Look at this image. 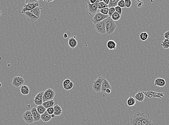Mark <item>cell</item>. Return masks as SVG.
<instances>
[{
    "mask_svg": "<svg viewBox=\"0 0 169 125\" xmlns=\"http://www.w3.org/2000/svg\"><path fill=\"white\" fill-rule=\"evenodd\" d=\"M69 45L70 47L72 49L75 48L77 45V42L75 38L72 37L69 39Z\"/></svg>",
    "mask_w": 169,
    "mask_h": 125,
    "instance_id": "7402d4cb",
    "label": "cell"
},
{
    "mask_svg": "<svg viewBox=\"0 0 169 125\" xmlns=\"http://www.w3.org/2000/svg\"><path fill=\"white\" fill-rule=\"evenodd\" d=\"M115 12L118 13L120 15H121L122 13V9L120 7L118 6H117L115 7Z\"/></svg>",
    "mask_w": 169,
    "mask_h": 125,
    "instance_id": "74e56055",
    "label": "cell"
},
{
    "mask_svg": "<svg viewBox=\"0 0 169 125\" xmlns=\"http://www.w3.org/2000/svg\"><path fill=\"white\" fill-rule=\"evenodd\" d=\"M53 0H49V1H48V0H44V1H47V2H52V1H53Z\"/></svg>",
    "mask_w": 169,
    "mask_h": 125,
    "instance_id": "681fc988",
    "label": "cell"
},
{
    "mask_svg": "<svg viewBox=\"0 0 169 125\" xmlns=\"http://www.w3.org/2000/svg\"><path fill=\"white\" fill-rule=\"evenodd\" d=\"M1 85H2V84H1V82H0V87H1Z\"/></svg>",
    "mask_w": 169,
    "mask_h": 125,
    "instance_id": "f907efd6",
    "label": "cell"
},
{
    "mask_svg": "<svg viewBox=\"0 0 169 125\" xmlns=\"http://www.w3.org/2000/svg\"><path fill=\"white\" fill-rule=\"evenodd\" d=\"M109 17L108 15H104L100 12H98L95 14L91 21L94 23V24H96L98 22L105 20Z\"/></svg>",
    "mask_w": 169,
    "mask_h": 125,
    "instance_id": "9c48e42d",
    "label": "cell"
},
{
    "mask_svg": "<svg viewBox=\"0 0 169 125\" xmlns=\"http://www.w3.org/2000/svg\"><path fill=\"white\" fill-rule=\"evenodd\" d=\"M166 84V81L163 78H157L154 81V85L158 87H164Z\"/></svg>",
    "mask_w": 169,
    "mask_h": 125,
    "instance_id": "2e32d148",
    "label": "cell"
},
{
    "mask_svg": "<svg viewBox=\"0 0 169 125\" xmlns=\"http://www.w3.org/2000/svg\"><path fill=\"white\" fill-rule=\"evenodd\" d=\"M22 117L23 120H24L26 123L29 125L33 123L34 122L31 111L26 110L22 114Z\"/></svg>",
    "mask_w": 169,
    "mask_h": 125,
    "instance_id": "ba28073f",
    "label": "cell"
},
{
    "mask_svg": "<svg viewBox=\"0 0 169 125\" xmlns=\"http://www.w3.org/2000/svg\"><path fill=\"white\" fill-rule=\"evenodd\" d=\"M51 115L48 114L46 111L41 115V119L44 122H47L52 119Z\"/></svg>",
    "mask_w": 169,
    "mask_h": 125,
    "instance_id": "ac0fdd59",
    "label": "cell"
},
{
    "mask_svg": "<svg viewBox=\"0 0 169 125\" xmlns=\"http://www.w3.org/2000/svg\"><path fill=\"white\" fill-rule=\"evenodd\" d=\"M39 2L38 0H26V4L34 3Z\"/></svg>",
    "mask_w": 169,
    "mask_h": 125,
    "instance_id": "f35d334b",
    "label": "cell"
},
{
    "mask_svg": "<svg viewBox=\"0 0 169 125\" xmlns=\"http://www.w3.org/2000/svg\"><path fill=\"white\" fill-rule=\"evenodd\" d=\"M110 0H103V2H104L105 4L108 5L110 2Z\"/></svg>",
    "mask_w": 169,
    "mask_h": 125,
    "instance_id": "bcb514c9",
    "label": "cell"
},
{
    "mask_svg": "<svg viewBox=\"0 0 169 125\" xmlns=\"http://www.w3.org/2000/svg\"><path fill=\"white\" fill-rule=\"evenodd\" d=\"M117 28V25L114 21L112 19L111 17H109L106 18L105 23L106 33L107 34L111 35L113 34Z\"/></svg>",
    "mask_w": 169,
    "mask_h": 125,
    "instance_id": "6da1fadb",
    "label": "cell"
},
{
    "mask_svg": "<svg viewBox=\"0 0 169 125\" xmlns=\"http://www.w3.org/2000/svg\"><path fill=\"white\" fill-rule=\"evenodd\" d=\"M71 81L69 79H66L65 80L63 81V87H65L66 85H67V84H69L70 82Z\"/></svg>",
    "mask_w": 169,
    "mask_h": 125,
    "instance_id": "60d3db41",
    "label": "cell"
},
{
    "mask_svg": "<svg viewBox=\"0 0 169 125\" xmlns=\"http://www.w3.org/2000/svg\"><path fill=\"white\" fill-rule=\"evenodd\" d=\"M87 5L86 6V8L87 11L91 16L93 14H96L97 12L98 5V3L96 1L95 3L91 4L89 0L87 1Z\"/></svg>",
    "mask_w": 169,
    "mask_h": 125,
    "instance_id": "5b68a950",
    "label": "cell"
},
{
    "mask_svg": "<svg viewBox=\"0 0 169 125\" xmlns=\"http://www.w3.org/2000/svg\"><path fill=\"white\" fill-rule=\"evenodd\" d=\"M109 8H105L103 9H100L99 12L104 15H108L109 13Z\"/></svg>",
    "mask_w": 169,
    "mask_h": 125,
    "instance_id": "d6a6232c",
    "label": "cell"
},
{
    "mask_svg": "<svg viewBox=\"0 0 169 125\" xmlns=\"http://www.w3.org/2000/svg\"><path fill=\"white\" fill-rule=\"evenodd\" d=\"M56 95L55 91L49 88L44 92L42 96V102L53 100Z\"/></svg>",
    "mask_w": 169,
    "mask_h": 125,
    "instance_id": "3957f363",
    "label": "cell"
},
{
    "mask_svg": "<svg viewBox=\"0 0 169 125\" xmlns=\"http://www.w3.org/2000/svg\"><path fill=\"white\" fill-rule=\"evenodd\" d=\"M108 7V5L105 4L104 2H103V1L98 3V9H103L105 8Z\"/></svg>",
    "mask_w": 169,
    "mask_h": 125,
    "instance_id": "4dcf8cb0",
    "label": "cell"
},
{
    "mask_svg": "<svg viewBox=\"0 0 169 125\" xmlns=\"http://www.w3.org/2000/svg\"><path fill=\"white\" fill-rule=\"evenodd\" d=\"M51 116V117H52V118H55L56 116L54 114H52Z\"/></svg>",
    "mask_w": 169,
    "mask_h": 125,
    "instance_id": "7dc6e473",
    "label": "cell"
},
{
    "mask_svg": "<svg viewBox=\"0 0 169 125\" xmlns=\"http://www.w3.org/2000/svg\"><path fill=\"white\" fill-rule=\"evenodd\" d=\"M25 83V80L22 77L17 76L13 78L12 84L15 87H19L23 85Z\"/></svg>",
    "mask_w": 169,
    "mask_h": 125,
    "instance_id": "8fae6325",
    "label": "cell"
},
{
    "mask_svg": "<svg viewBox=\"0 0 169 125\" xmlns=\"http://www.w3.org/2000/svg\"><path fill=\"white\" fill-rule=\"evenodd\" d=\"M117 6H119L121 8L125 7V1L124 0H120L118 3Z\"/></svg>",
    "mask_w": 169,
    "mask_h": 125,
    "instance_id": "e575fe53",
    "label": "cell"
},
{
    "mask_svg": "<svg viewBox=\"0 0 169 125\" xmlns=\"http://www.w3.org/2000/svg\"><path fill=\"white\" fill-rule=\"evenodd\" d=\"M136 5L138 7H141L143 5V2L141 1L138 0L136 3Z\"/></svg>",
    "mask_w": 169,
    "mask_h": 125,
    "instance_id": "ab89813d",
    "label": "cell"
},
{
    "mask_svg": "<svg viewBox=\"0 0 169 125\" xmlns=\"http://www.w3.org/2000/svg\"><path fill=\"white\" fill-rule=\"evenodd\" d=\"M113 21H117L119 20L121 18V15H119L118 13H117L116 12H115L112 16L111 17Z\"/></svg>",
    "mask_w": 169,
    "mask_h": 125,
    "instance_id": "f546056e",
    "label": "cell"
},
{
    "mask_svg": "<svg viewBox=\"0 0 169 125\" xmlns=\"http://www.w3.org/2000/svg\"><path fill=\"white\" fill-rule=\"evenodd\" d=\"M44 92H39L35 97V98L33 99V102L35 105L37 106L39 105H42V96L44 94Z\"/></svg>",
    "mask_w": 169,
    "mask_h": 125,
    "instance_id": "7c38bea8",
    "label": "cell"
},
{
    "mask_svg": "<svg viewBox=\"0 0 169 125\" xmlns=\"http://www.w3.org/2000/svg\"><path fill=\"white\" fill-rule=\"evenodd\" d=\"M46 111L48 112V114H49L50 115H52L53 114H54V109L53 107H51L46 109Z\"/></svg>",
    "mask_w": 169,
    "mask_h": 125,
    "instance_id": "8d00e7d4",
    "label": "cell"
},
{
    "mask_svg": "<svg viewBox=\"0 0 169 125\" xmlns=\"http://www.w3.org/2000/svg\"><path fill=\"white\" fill-rule=\"evenodd\" d=\"M28 21L31 23L35 22L39 18L32 14L30 11L25 12L24 14Z\"/></svg>",
    "mask_w": 169,
    "mask_h": 125,
    "instance_id": "4fadbf2b",
    "label": "cell"
},
{
    "mask_svg": "<svg viewBox=\"0 0 169 125\" xmlns=\"http://www.w3.org/2000/svg\"><path fill=\"white\" fill-rule=\"evenodd\" d=\"M103 78L102 77H99L92 82V87L94 91L96 92H100Z\"/></svg>",
    "mask_w": 169,
    "mask_h": 125,
    "instance_id": "277c9868",
    "label": "cell"
},
{
    "mask_svg": "<svg viewBox=\"0 0 169 125\" xmlns=\"http://www.w3.org/2000/svg\"><path fill=\"white\" fill-rule=\"evenodd\" d=\"M42 8H40L39 7H37L35 8L31 11H30V12L32 14L35 16L39 18L41 14V10Z\"/></svg>",
    "mask_w": 169,
    "mask_h": 125,
    "instance_id": "ffe728a7",
    "label": "cell"
},
{
    "mask_svg": "<svg viewBox=\"0 0 169 125\" xmlns=\"http://www.w3.org/2000/svg\"><path fill=\"white\" fill-rule=\"evenodd\" d=\"M38 112L39 113L40 115H42L44 114L46 111V109L42 105H39L36 108Z\"/></svg>",
    "mask_w": 169,
    "mask_h": 125,
    "instance_id": "484cf974",
    "label": "cell"
},
{
    "mask_svg": "<svg viewBox=\"0 0 169 125\" xmlns=\"http://www.w3.org/2000/svg\"><path fill=\"white\" fill-rule=\"evenodd\" d=\"M106 19L95 24V27L96 31L101 34H105L106 33L105 23Z\"/></svg>",
    "mask_w": 169,
    "mask_h": 125,
    "instance_id": "52a82bcc",
    "label": "cell"
},
{
    "mask_svg": "<svg viewBox=\"0 0 169 125\" xmlns=\"http://www.w3.org/2000/svg\"><path fill=\"white\" fill-rule=\"evenodd\" d=\"M73 85H74L73 83L71 81L69 84H67V85H66L65 87H63V88L65 90L69 91V90H71L73 88Z\"/></svg>",
    "mask_w": 169,
    "mask_h": 125,
    "instance_id": "1f68e13d",
    "label": "cell"
},
{
    "mask_svg": "<svg viewBox=\"0 0 169 125\" xmlns=\"http://www.w3.org/2000/svg\"><path fill=\"white\" fill-rule=\"evenodd\" d=\"M164 37L166 39L169 40V30H168L164 33Z\"/></svg>",
    "mask_w": 169,
    "mask_h": 125,
    "instance_id": "7bdbcfd3",
    "label": "cell"
},
{
    "mask_svg": "<svg viewBox=\"0 0 169 125\" xmlns=\"http://www.w3.org/2000/svg\"><path fill=\"white\" fill-rule=\"evenodd\" d=\"M20 92L23 95H28L30 92L29 87L26 85H22L20 89Z\"/></svg>",
    "mask_w": 169,
    "mask_h": 125,
    "instance_id": "44dd1931",
    "label": "cell"
},
{
    "mask_svg": "<svg viewBox=\"0 0 169 125\" xmlns=\"http://www.w3.org/2000/svg\"><path fill=\"white\" fill-rule=\"evenodd\" d=\"M111 89H108L105 91V93H107V94H111Z\"/></svg>",
    "mask_w": 169,
    "mask_h": 125,
    "instance_id": "f6af8a7d",
    "label": "cell"
},
{
    "mask_svg": "<svg viewBox=\"0 0 169 125\" xmlns=\"http://www.w3.org/2000/svg\"><path fill=\"white\" fill-rule=\"evenodd\" d=\"M31 112L35 122H38L41 119V115L38 112L36 108L35 107L32 108L31 109Z\"/></svg>",
    "mask_w": 169,
    "mask_h": 125,
    "instance_id": "9a60e30c",
    "label": "cell"
},
{
    "mask_svg": "<svg viewBox=\"0 0 169 125\" xmlns=\"http://www.w3.org/2000/svg\"><path fill=\"white\" fill-rule=\"evenodd\" d=\"M161 46L163 47L164 49H167L169 48V40L165 39L162 42Z\"/></svg>",
    "mask_w": 169,
    "mask_h": 125,
    "instance_id": "83f0119b",
    "label": "cell"
},
{
    "mask_svg": "<svg viewBox=\"0 0 169 125\" xmlns=\"http://www.w3.org/2000/svg\"><path fill=\"white\" fill-rule=\"evenodd\" d=\"M125 3L126 7L129 8L131 5L132 1L131 0H125Z\"/></svg>",
    "mask_w": 169,
    "mask_h": 125,
    "instance_id": "836d02e7",
    "label": "cell"
},
{
    "mask_svg": "<svg viewBox=\"0 0 169 125\" xmlns=\"http://www.w3.org/2000/svg\"><path fill=\"white\" fill-rule=\"evenodd\" d=\"M107 47L110 50L115 49L117 47V43L114 40H110L107 42Z\"/></svg>",
    "mask_w": 169,
    "mask_h": 125,
    "instance_id": "e0dca14e",
    "label": "cell"
},
{
    "mask_svg": "<svg viewBox=\"0 0 169 125\" xmlns=\"http://www.w3.org/2000/svg\"><path fill=\"white\" fill-rule=\"evenodd\" d=\"M55 104V101L52 100L43 102L42 105L46 109H47L49 108L53 107V105H54Z\"/></svg>",
    "mask_w": 169,
    "mask_h": 125,
    "instance_id": "cb8c5ba5",
    "label": "cell"
},
{
    "mask_svg": "<svg viewBox=\"0 0 169 125\" xmlns=\"http://www.w3.org/2000/svg\"><path fill=\"white\" fill-rule=\"evenodd\" d=\"M2 11H1L0 10V17H1V16L2 15Z\"/></svg>",
    "mask_w": 169,
    "mask_h": 125,
    "instance_id": "c3c4849f",
    "label": "cell"
},
{
    "mask_svg": "<svg viewBox=\"0 0 169 125\" xmlns=\"http://www.w3.org/2000/svg\"><path fill=\"white\" fill-rule=\"evenodd\" d=\"M130 125H142L139 112H136L130 119Z\"/></svg>",
    "mask_w": 169,
    "mask_h": 125,
    "instance_id": "8992f818",
    "label": "cell"
},
{
    "mask_svg": "<svg viewBox=\"0 0 169 125\" xmlns=\"http://www.w3.org/2000/svg\"><path fill=\"white\" fill-rule=\"evenodd\" d=\"M119 1V0H110L108 5V8L115 7L117 6L118 3Z\"/></svg>",
    "mask_w": 169,
    "mask_h": 125,
    "instance_id": "4316f807",
    "label": "cell"
},
{
    "mask_svg": "<svg viewBox=\"0 0 169 125\" xmlns=\"http://www.w3.org/2000/svg\"><path fill=\"white\" fill-rule=\"evenodd\" d=\"M134 98L137 101L141 102L144 100L145 95L142 92H139L135 95Z\"/></svg>",
    "mask_w": 169,
    "mask_h": 125,
    "instance_id": "d6986e66",
    "label": "cell"
},
{
    "mask_svg": "<svg viewBox=\"0 0 169 125\" xmlns=\"http://www.w3.org/2000/svg\"><path fill=\"white\" fill-rule=\"evenodd\" d=\"M115 9L114 7H111L109 8V13H108V15L109 16V17H111L112 15L115 12Z\"/></svg>",
    "mask_w": 169,
    "mask_h": 125,
    "instance_id": "d590c367",
    "label": "cell"
},
{
    "mask_svg": "<svg viewBox=\"0 0 169 125\" xmlns=\"http://www.w3.org/2000/svg\"><path fill=\"white\" fill-rule=\"evenodd\" d=\"M39 3L37 2L34 3H28L23 4V7L22 10V14H24L26 11H30L37 7H39Z\"/></svg>",
    "mask_w": 169,
    "mask_h": 125,
    "instance_id": "30bf717a",
    "label": "cell"
},
{
    "mask_svg": "<svg viewBox=\"0 0 169 125\" xmlns=\"http://www.w3.org/2000/svg\"><path fill=\"white\" fill-rule=\"evenodd\" d=\"M89 1L91 4H93L96 3L97 0H89Z\"/></svg>",
    "mask_w": 169,
    "mask_h": 125,
    "instance_id": "ee69618b",
    "label": "cell"
},
{
    "mask_svg": "<svg viewBox=\"0 0 169 125\" xmlns=\"http://www.w3.org/2000/svg\"><path fill=\"white\" fill-rule=\"evenodd\" d=\"M108 89L112 90L111 86L109 81L106 79L103 78V81H102L101 92H103V93H105V91Z\"/></svg>",
    "mask_w": 169,
    "mask_h": 125,
    "instance_id": "5bb4252c",
    "label": "cell"
},
{
    "mask_svg": "<svg viewBox=\"0 0 169 125\" xmlns=\"http://www.w3.org/2000/svg\"><path fill=\"white\" fill-rule=\"evenodd\" d=\"M149 37V35L147 32H144L141 33L140 35V39L142 41H145L148 39Z\"/></svg>",
    "mask_w": 169,
    "mask_h": 125,
    "instance_id": "f1b7e54d",
    "label": "cell"
},
{
    "mask_svg": "<svg viewBox=\"0 0 169 125\" xmlns=\"http://www.w3.org/2000/svg\"><path fill=\"white\" fill-rule=\"evenodd\" d=\"M70 35V33L69 31H66L64 34V38L66 39Z\"/></svg>",
    "mask_w": 169,
    "mask_h": 125,
    "instance_id": "b9f144b4",
    "label": "cell"
},
{
    "mask_svg": "<svg viewBox=\"0 0 169 125\" xmlns=\"http://www.w3.org/2000/svg\"><path fill=\"white\" fill-rule=\"evenodd\" d=\"M54 109V114L56 116H59L62 113V110L61 107L58 105H55L53 107Z\"/></svg>",
    "mask_w": 169,
    "mask_h": 125,
    "instance_id": "603a6c76",
    "label": "cell"
},
{
    "mask_svg": "<svg viewBox=\"0 0 169 125\" xmlns=\"http://www.w3.org/2000/svg\"><path fill=\"white\" fill-rule=\"evenodd\" d=\"M136 102V100L134 98L130 96L127 100V104L129 107H132L135 105Z\"/></svg>",
    "mask_w": 169,
    "mask_h": 125,
    "instance_id": "d4e9b609",
    "label": "cell"
},
{
    "mask_svg": "<svg viewBox=\"0 0 169 125\" xmlns=\"http://www.w3.org/2000/svg\"><path fill=\"white\" fill-rule=\"evenodd\" d=\"M139 112L142 125H153L152 118L147 111H141Z\"/></svg>",
    "mask_w": 169,
    "mask_h": 125,
    "instance_id": "7a4b0ae2",
    "label": "cell"
}]
</instances>
